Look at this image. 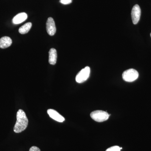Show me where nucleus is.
Segmentation results:
<instances>
[{"mask_svg": "<svg viewBox=\"0 0 151 151\" xmlns=\"http://www.w3.org/2000/svg\"><path fill=\"white\" fill-rule=\"evenodd\" d=\"M28 124V120L25 113L21 109L18 111L17 114V122L15 124L14 131L16 133H21L26 129Z\"/></svg>", "mask_w": 151, "mask_h": 151, "instance_id": "f257e3e1", "label": "nucleus"}, {"mask_svg": "<svg viewBox=\"0 0 151 151\" xmlns=\"http://www.w3.org/2000/svg\"><path fill=\"white\" fill-rule=\"evenodd\" d=\"M90 116L95 122H102L108 120L110 115L105 111L98 110L92 112L90 114Z\"/></svg>", "mask_w": 151, "mask_h": 151, "instance_id": "f03ea898", "label": "nucleus"}, {"mask_svg": "<svg viewBox=\"0 0 151 151\" xmlns=\"http://www.w3.org/2000/svg\"><path fill=\"white\" fill-rule=\"evenodd\" d=\"M138 77L139 73L138 71L133 68L125 70L122 74L123 79L127 82H133L137 80Z\"/></svg>", "mask_w": 151, "mask_h": 151, "instance_id": "7ed1b4c3", "label": "nucleus"}, {"mask_svg": "<svg viewBox=\"0 0 151 151\" xmlns=\"http://www.w3.org/2000/svg\"><path fill=\"white\" fill-rule=\"evenodd\" d=\"M90 73V68L86 66L78 72L76 77V81L78 83H82L89 78Z\"/></svg>", "mask_w": 151, "mask_h": 151, "instance_id": "20e7f679", "label": "nucleus"}, {"mask_svg": "<svg viewBox=\"0 0 151 151\" xmlns=\"http://www.w3.org/2000/svg\"><path fill=\"white\" fill-rule=\"evenodd\" d=\"M141 10L139 6L137 4L134 6L132 11V22L134 24H137L140 18Z\"/></svg>", "mask_w": 151, "mask_h": 151, "instance_id": "39448f33", "label": "nucleus"}, {"mask_svg": "<svg viewBox=\"0 0 151 151\" xmlns=\"http://www.w3.org/2000/svg\"><path fill=\"white\" fill-rule=\"evenodd\" d=\"M46 29L47 33L50 36L55 34L56 28L54 19L52 17L48 18L46 22Z\"/></svg>", "mask_w": 151, "mask_h": 151, "instance_id": "423d86ee", "label": "nucleus"}, {"mask_svg": "<svg viewBox=\"0 0 151 151\" xmlns=\"http://www.w3.org/2000/svg\"><path fill=\"white\" fill-rule=\"evenodd\" d=\"M47 113L50 118L57 122L62 123L65 121L64 117L55 110L53 109H48Z\"/></svg>", "mask_w": 151, "mask_h": 151, "instance_id": "0eeeda50", "label": "nucleus"}, {"mask_svg": "<svg viewBox=\"0 0 151 151\" xmlns=\"http://www.w3.org/2000/svg\"><path fill=\"white\" fill-rule=\"evenodd\" d=\"M12 41L10 37L5 36L0 39V48L4 49L11 46Z\"/></svg>", "mask_w": 151, "mask_h": 151, "instance_id": "6e6552de", "label": "nucleus"}, {"mask_svg": "<svg viewBox=\"0 0 151 151\" xmlns=\"http://www.w3.org/2000/svg\"><path fill=\"white\" fill-rule=\"evenodd\" d=\"M57 59V53L55 48L50 49L49 52V63L51 65H55Z\"/></svg>", "mask_w": 151, "mask_h": 151, "instance_id": "1a4fd4ad", "label": "nucleus"}, {"mask_svg": "<svg viewBox=\"0 0 151 151\" xmlns=\"http://www.w3.org/2000/svg\"><path fill=\"white\" fill-rule=\"evenodd\" d=\"M27 18V15L25 13H21L15 16L13 19V22L14 24H19L24 22Z\"/></svg>", "mask_w": 151, "mask_h": 151, "instance_id": "9d476101", "label": "nucleus"}, {"mask_svg": "<svg viewBox=\"0 0 151 151\" xmlns=\"http://www.w3.org/2000/svg\"><path fill=\"white\" fill-rule=\"evenodd\" d=\"M32 24L31 22H28L22 26L21 27H20L19 29V32L21 34H25L28 32L30 29L31 28Z\"/></svg>", "mask_w": 151, "mask_h": 151, "instance_id": "9b49d317", "label": "nucleus"}, {"mask_svg": "<svg viewBox=\"0 0 151 151\" xmlns=\"http://www.w3.org/2000/svg\"><path fill=\"white\" fill-rule=\"evenodd\" d=\"M121 148L118 146H113L107 149L106 151H120Z\"/></svg>", "mask_w": 151, "mask_h": 151, "instance_id": "f8f14e48", "label": "nucleus"}, {"mask_svg": "<svg viewBox=\"0 0 151 151\" xmlns=\"http://www.w3.org/2000/svg\"><path fill=\"white\" fill-rule=\"evenodd\" d=\"M72 0H60V2L64 5L69 4L72 2Z\"/></svg>", "mask_w": 151, "mask_h": 151, "instance_id": "ddd939ff", "label": "nucleus"}, {"mask_svg": "<svg viewBox=\"0 0 151 151\" xmlns=\"http://www.w3.org/2000/svg\"><path fill=\"white\" fill-rule=\"evenodd\" d=\"M29 151H41L40 149L35 146H33L29 149Z\"/></svg>", "mask_w": 151, "mask_h": 151, "instance_id": "4468645a", "label": "nucleus"}, {"mask_svg": "<svg viewBox=\"0 0 151 151\" xmlns=\"http://www.w3.org/2000/svg\"><path fill=\"white\" fill-rule=\"evenodd\" d=\"M150 35H151V34H150Z\"/></svg>", "mask_w": 151, "mask_h": 151, "instance_id": "2eb2a0df", "label": "nucleus"}]
</instances>
